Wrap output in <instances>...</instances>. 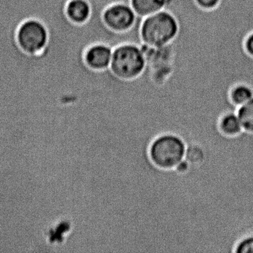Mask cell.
Segmentation results:
<instances>
[{
    "instance_id": "obj_14",
    "label": "cell",
    "mask_w": 253,
    "mask_h": 253,
    "mask_svg": "<svg viewBox=\"0 0 253 253\" xmlns=\"http://www.w3.org/2000/svg\"><path fill=\"white\" fill-rule=\"evenodd\" d=\"M244 47L246 52L253 58V31L250 32L246 37Z\"/></svg>"
},
{
    "instance_id": "obj_1",
    "label": "cell",
    "mask_w": 253,
    "mask_h": 253,
    "mask_svg": "<svg viewBox=\"0 0 253 253\" xmlns=\"http://www.w3.org/2000/svg\"><path fill=\"white\" fill-rule=\"evenodd\" d=\"M69 0H36L34 19L48 32L33 65L42 110L72 182L76 203L97 187L92 116L78 74L80 35L66 13Z\"/></svg>"
},
{
    "instance_id": "obj_6",
    "label": "cell",
    "mask_w": 253,
    "mask_h": 253,
    "mask_svg": "<svg viewBox=\"0 0 253 253\" xmlns=\"http://www.w3.org/2000/svg\"><path fill=\"white\" fill-rule=\"evenodd\" d=\"M103 20L110 30L124 33L134 27L138 20V16L128 2H117L105 8Z\"/></svg>"
},
{
    "instance_id": "obj_12",
    "label": "cell",
    "mask_w": 253,
    "mask_h": 253,
    "mask_svg": "<svg viewBox=\"0 0 253 253\" xmlns=\"http://www.w3.org/2000/svg\"><path fill=\"white\" fill-rule=\"evenodd\" d=\"M235 253H253V234L244 237L237 244Z\"/></svg>"
},
{
    "instance_id": "obj_13",
    "label": "cell",
    "mask_w": 253,
    "mask_h": 253,
    "mask_svg": "<svg viewBox=\"0 0 253 253\" xmlns=\"http://www.w3.org/2000/svg\"><path fill=\"white\" fill-rule=\"evenodd\" d=\"M221 0H195V3L200 8L205 10H211L218 6Z\"/></svg>"
},
{
    "instance_id": "obj_3",
    "label": "cell",
    "mask_w": 253,
    "mask_h": 253,
    "mask_svg": "<svg viewBox=\"0 0 253 253\" xmlns=\"http://www.w3.org/2000/svg\"><path fill=\"white\" fill-rule=\"evenodd\" d=\"M146 66L141 45L131 42L120 44L113 48L110 70L120 79L130 81L140 76Z\"/></svg>"
},
{
    "instance_id": "obj_4",
    "label": "cell",
    "mask_w": 253,
    "mask_h": 253,
    "mask_svg": "<svg viewBox=\"0 0 253 253\" xmlns=\"http://www.w3.org/2000/svg\"><path fill=\"white\" fill-rule=\"evenodd\" d=\"M186 143L177 134H161L152 141L149 156L152 163L162 169H173L185 158Z\"/></svg>"
},
{
    "instance_id": "obj_2",
    "label": "cell",
    "mask_w": 253,
    "mask_h": 253,
    "mask_svg": "<svg viewBox=\"0 0 253 253\" xmlns=\"http://www.w3.org/2000/svg\"><path fill=\"white\" fill-rule=\"evenodd\" d=\"M179 25L174 14L168 10L143 18L140 27L142 44L161 48L171 43L178 34Z\"/></svg>"
},
{
    "instance_id": "obj_7",
    "label": "cell",
    "mask_w": 253,
    "mask_h": 253,
    "mask_svg": "<svg viewBox=\"0 0 253 253\" xmlns=\"http://www.w3.org/2000/svg\"><path fill=\"white\" fill-rule=\"evenodd\" d=\"M113 48L105 43L90 45L85 52V61L91 69L105 70L109 69L112 62Z\"/></svg>"
},
{
    "instance_id": "obj_11",
    "label": "cell",
    "mask_w": 253,
    "mask_h": 253,
    "mask_svg": "<svg viewBox=\"0 0 253 253\" xmlns=\"http://www.w3.org/2000/svg\"><path fill=\"white\" fill-rule=\"evenodd\" d=\"M237 115L241 121L243 129L253 133V98L243 106H239Z\"/></svg>"
},
{
    "instance_id": "obj_10",
    "label": "cell",
    "mask_w": 253,
    "mask_h": 253,
    "mask_svg": "<svg viewBox=\"0 0 253 253\" xmlns=\"http://www.w3.org/2000/svg\"><path fill=\"white\" fill-rule=\"evenodd\" d=\"M253 98V88L247 84H237L231 90V100L237 107L243 106Z\"/></svg>"
},
{
    "instance_id": "obj_5",
    "label": "cell",
    "mask_w": 253,
    "mask_h": 253,
    "mask_svg": "<svg viewBox=\"0 0 253 253\" xmlns=\"http://www.w3.org/2000/svg\"><path fill=\"white\" fill-rule=\"evenodd\" d=\"M17 41L25 52L39 54L48 44V29L42 22L36 19H29L19 26Z\"/></svg>"
},
{
    "instance_id": "obj_8",
    "label": "cell",
    "mask_w": 253,
    "mask_h": 253,
    "mask_svg": "<svg viewBox=\"0 0 253 253\" xmlns=\"http://www.w3.org/2000/svg\"><path fill=\"white\" fill-rule=\"evenodd\" d=\"M66 13L74 23L84 24L91 17V5L88 0H69L66 4Z\"/></svg>"
},
{
    "instance_id": "obj_9",
    "label": "cell",
    "mask_w": 253,
    "mask_h": 253,
    "mask_svg": "<svg viewBox=\"0 0 253 253\" xmlns=\"http://www.w3.org/2000/svg\"><path fill=\"white\" fill-rule=\"evenodd\" d=\"M219 128L222 134L228 137L238 135L244 131L239 118L235 112H230L223 115L220 118Z\"/></svg>"
}]
</instances>
